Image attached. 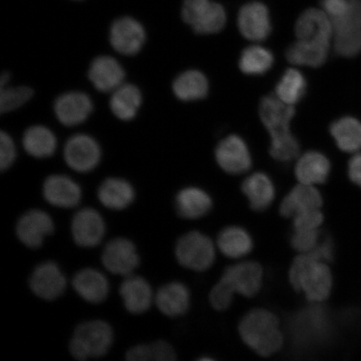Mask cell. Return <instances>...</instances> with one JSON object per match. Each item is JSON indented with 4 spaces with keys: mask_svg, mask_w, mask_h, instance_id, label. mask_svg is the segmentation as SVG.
Segmentation results:
<instances>
[{
    "mask_svg": "<svg viewBox=\"0 0 361 361\" xmlns=\"http://www.w3.org/2000/svg\"><path fill=\"white\" fill-rule=\"evenodd\" d=\"M173 90L175 96L180 101L202 100L209 94V80L201 71L189 70L180 74L175 79Z\"/></svg>",
    "mask_w": 361,
    "mask_h": 361,
    "instance_id": "obj_31",
    "label": "cell"
},
{
    "mask_svg": "<svg viewBox=\"0 0 361 361\" xmlns=\"http://www.w3.org/2000/svg\"><path fill=\"white\" fill-rule=\"evenodd\" d=\"M145 42L146 31L141 23L133 18H120L111 26V47L123 55H137L141 51Z\"/></svg>",
    "mask_w": 361,
    "mask_h": 361,
    "instance_id": "obj_10",
    "label": "cell"
},
{
    "mask_svg": "<svg viewBox=\"0 0 361 361\" xmlns=\"http://www.w3.org/2000/svg\"><path fill=\"white\" fill-rule=\"evenodd\" d=\"M23 146L30 156L45 158L54 154L57 141L51 130L43 126H34L26 130L23 137Z\"/></svg>",
    "mask_w": 361,
    "mask_h": 361,
    "instance_id": "obj_33",
    "label": "cell"
},
{
    "mask_svg": "<svg viewBox=\"0 0 361 361\" xmlns=\"http://www.w3.org/2000/svg\"><path fill=\"white\" fill-rule=\"evenodd\" d=\"M176 209L183 219H197L209 214L213 207L211 197L198 188H186L180 190L175 201Z\"/></svg>",
    "mask_w": 361,
    "mask_h": 361,
    "instance_id": "obj_26",
    "label": "cell"
},
{
    "mask_svg": "<svg viewBox=\"0 0 361 361\" xmlns=\"http://www.w3.org/2000/svg\"><path fill=\"white\" fill-rule=\"evenodd\" d=\"M290 281L298 292H303L310 302H322L331 295L333 279L324 262L311 252L301 254L293 260L290 269Z\"/></svg>",
    "mask_w": 361,
    "mask_h": 361,
    "instance_id": "obj_3",
    "label": "cell"
},
{
    "mask_svg": "<svg viewBox=\"0 0 361 361\" xmlns=\"http://www.w3.org/2000/svg\"><path fill=\"white\" fill-rule=\"evenodd\" d=\"M295 108L279 100L275 94L262 98L259 116L271 137L269 153L274 159L290 161L300 152V144L290 130Z\"/></svg>",
    "mask_w": 361,
    "mask_h": 361,
    "instance_id": "obj_1",
    "label": "cell"
},
{
    "mask_svg": "<svg viewBox=\"0 0 361 361\" xmlns=\"http://www.w3.org/2000/svg\"><path fill=\"white\" fill-rule=\"evenodd\" d=\"M218 246L225 256L231 259H238L250 254L254 245L250 233L245 229L228 227L219 233Z\"/></svg>",
    "mask_w": 361,
    "mask_h": 361,
    "instance_id": "obj_34",
    "label": "cell"
},
{
    "mask_svg": "<svg viewBox=\"0 0 361 361\" xmlns=\"http://www.w3.org/2000/svg\"><path fill=\"white\" fill-rule=\"evenodd\" d=\"M154 300L162 314L169 317H178L187 312L190 303V293L183 283L171 282L158 290Z\"/></svg>",
    "mask_w": 361,
    "mask_h": 361,
    "instance_id": "obj_24",
    "label": "cell"
},
{
    "mask_svg": "<svg viewBox=\"0 0 361 361\" xmlns=\"http://www.w3.org/2000/svg\"><path fill=\"white\" fill-rule=\"evenodd\" d=\"M101 156V148L96 140L85 134L73 135L64 148L66 164L78 173H88L96 169Z\"/></svg>",
    "mask_w": 361,
    "mask_h": 361,
    "instance_id": "obj_8",
    "label": "cell"
},
{
    "mask_svg": "<svg viewBox=\"0 0 361 361\" xmlns=\"http://www.w3.org/2000/svg\"><path fill=\"white\" fill-rule=\"evenodd\" d=\"M331 162L322 152H307L302 155L295 166V175L300 183L322 184L331 173Z\"/></svg>",
    "mask_w": 361,
    "mask_h": 361,
    "instance_id": "obj_25",
    "label": "cell"
},
{
    "mask_svg": "<svg viewBox=\"0 0 361 361\" xmlns=\"http://www.w3.org/2000/svg\"><path fill=\"white\" fill-rule=\"evenodd\" d=\"M306 90L305 75L300 71L290 68L284 72L279 80L275 87V96L288 105L293 106L304 98Z\"/></svg>",
    "mask_w": 361,
    "mask_h": 361,
    "instance_id": "obj_35",
    "label": "cell"
},
{
    "mask_svg": "<svg viewBox=\"0 0 361 361\" xmlns=\"http://www.w3.org/2000/svg\"><path fill=\"white\" fill-rule=\"evenodd\" d=\"M337 55L353 57L361 52V0H350L343 15L331 20Z\"/></svg>",
    "mask_w": 361,
    "mask_h": 361,
    "instance_id": "obj_5",
    "label": "cell"
},
{
    "mask_svg": "<svg viewBox=\"0 0 361 361\" xmlns=\"http://www.w3.org/2000/svg\"><path fill=\"white\" fill-rule=\"evenodd\" d=\"M16 149L11 135L6 133H0V169L2 171L10 169L16 160Z\"/></svg>",
    "mask_w": 361,
    "mask_h": 361,
    "instance_id": "obj_42",
    "label": "cell"
},
{
    "mask_svg": "<svg viewBox=\"0 0 361 361\" xmlns=\"http://www.w3.org/2000/svg\"><path fill=\"white\" fill-rule=\"evenodd\" d=\"M88 76L90 82L100 92H114L123 84L125 71L116 59L102 56L90 64Z\"/></svg>",
    "mask_w": 361,
    "mask_h": 361,
    "instance_id": "obj_19",
    "label": "cell"
},
{
    "mask_svg": "<svg viewBox=\"0 0 361 361\" xmlns=\"http://www.w3.org/2000/svg\"><path fill=\"white\" fill-rule=\"evenodd\" d=\"M298 40L331 44L333 25L326 12L311 8L302 13L295 24Z\"/></svg>",
    "mask_w": 361,
    "mask_h": 361,
    "instance_id": "obj_14",
    "label": "cell"
},
{
    "mask_svg": "<svg viewBox=\"0 0 361 361\" xmlns=\"http://www.w3.org/2000/svg\"><path fill=\"white\" fill-rule=\"evenodd\" d=\"M322 204V194L313 185L300 183L284 197L279 211L286 218H293L306 211L320 209Z\"/></svg>",
    "mask_w": 361,
    "mask_h": 361,
    "instance_id": "obj_22",
    "label": "cell"
},
{
    "mask_svg": "<svg viewBox=\"0 0 361 361\" xmlns=\"http://www.w3.org/2000/svg\"><path fill=\"white\" fill-rule=\"evenodd\" d=\"M74 240L83 247H96L102 241L106 232L105 222L97 210L85 207L74 216L71 223Z\"/></svg>",
    "mask_w": 361,
    "mask_h": 361,
    "instance_id": "obj_16",
    "label": "cell"
},
{
    "mask_svg": "<svg viewBox=\"0 0 361 361\" xmlns=\"http://www.w3.org/2000/svg\"><path fill=\"white\" fill-rule=\"evenodd\" d=\"M182 16L197 34L220 32L227 22V13L220 4L211 0H184Z\"/></svg>",
    "mask_w": 361,
    "mask_h": 361,
    "instance_id": "obj_6",
    "label": "cell"
},
{
    "mask_svg": "<svg viewBox=\"0 0 361 361\" xmlns=\"http://www.w3.org/2000/svg\"><path fill=\"white\" fill-rule=\"evenodd\" d=\"M274 63L273 53L259 45H252L243 49L239 59V68L248 75H262L267 73Z\"/></svg>",
    "mask_w": 361,
    "mask_h": 361,
    "instance_id": "obj_36",
    "label": "cell"
},
{
    "mask_svg": "<svg viewBox=\"0 0 361 361\" xmlns=\"http://www.w3.org/2000/svg\"><path fill=\"white\" fill-rule=\"evenodd\" d=\"M323 221L324 216L320 209L306 211L293 216V228L295 231L318 229Z\"/></svg>",
    "mask_w": 361,
    "mask_h": 361,
    "instance_id": "obj_41",
    "label": "cell"
},
{
    "mask_svg": "<svg viewBox=\"0 0 361 361\" xmlns=\"http://www.w3.org/2000/svg\"><path fill=\"white\" fill-rule=\"evenodd\" d=\"M233 295L232 288L221 279L210 293L211 304L216 310H227L232 304Z\"/></svg>",
    "mask_w": 361,
    "mask_h": 361,
    "instance_id": "obj_40",
    "label": "cell"
},
{
    "mask_svg": "<svg viewBox=\"0 0 361 361\" xmlns=\"http://www.w3.org/2000/svg\"><path fill=\"white\" fill-rule=\"evenodd\" d=\"M102 205L112 210H123L128 207L135 200L134 188L128 180L108 178L102 183L97 192Z\"/></svg>",
    "mask_w": 361,
    "mask_h": 361,
    "instance_id": "obj_27",
    "label": "cell"
},
{
    "mask_svg": "<svg viewBox=\"0 0 361 361\" xmlns=\"http://www.w3.org/2000/svg\"><path fill=\"white\" fill-rule=\"evenodd\" d=\"M54 109L61 123L73 126L84 123L88 118L93 111V103L87 94L71 92L59 97Z\"/></svg>",
    "mask_w": 361,
    "mask_h": 361,
    "instance_id": "obj_18",
    "label": "cell"
},
{
    "mask_svg": "<svg viewBox=\"0 0 361 361\" xmlns=\"http://www.w3.org/2000/svg\"><path fill=\"white\" fill-rule=\"evenodd\" d=\"M310 252L320 261H331L335 255V247L331 239L326 238L322 242H319L318 245Z\"/></svg>",
    "mask_w": 361,
    "mask_h": 361,
    "instance_id": "obj_44",
    "label": "cell"
},
{
    "mask_svg": "<svg viewBox=\"0 0 361 361\" xmlns=\"http://www.w3.org/2000/svg\"><path fill=\"white\" fill-rule=\"evenodd\" d=\"M329 132L341 151L355 152L361 149V121L351 116L338 119L329 126Z\"/></svg>",
    "mask_w": 361,
    "mask_h": 361,
    "instance_id": "obj_32",
    "label": "cell"
},
{
    "mask_svg": "<svg viewBox=\"0 0 361 361\" xmlns=\"http://www.w3.org/2000/svg\"><path fill=\"white\" fill-rule=\"evenodd\" d=\"M112 343L113 331L109 324L102 320H92L75 329L70 351L80 360L98 358L107 353Z\"/></svg>",
    "mask_w": 361,
    "mask_h": 361,
    "instance_id": "obj_4",
    "label": "cell"
},
{
    "mask_svg": "<svg viewBox=\"0 0 361 361\" xmlns=\"http://www.w3.org/2000/svg\"><path fill=\"white\" fill-rule=\"evenodd\" d=\"M43 194L49 203L62 209L78 206L81 200L79 185L64 175L49 176L44 183Z\"/></svg>",
    "mask_w": 361,
    "mask_h": 361,
    "instance_id": "obj_20",
    "label": "cell"
},
{
    "mask_svg": "<svg viewBox=\"0 0 361 361\" xmlns=\"http://www.w3.org/2000/svg\"><path fill=\"white\" fill-rule=\"evenodd\" d=\"M102 263L113 274L128 277L138 267L140 258L132 241L124 238L112 239L102 252Z\"/></svg>",
    "mask_w": 361,
    "mask_h": 361,
    "instance_id": "obj_9",
    "label": "cell"
},
{
    "mask_svg": "<svg viewBox=\"0 0 361 361\" xmlns=\"http://www.w3.org/2000/svg\"><path fill=\"white\" fill-rule=\"evenodd\" d=\"M34 90L28 87H1L0 111L10 112L17 109L32 98Z\"/></svg>",
    "mask_w": 361,
    "mask_h": 361,
    "instance_id": "obj_38",
    "label": "cell"
},
{
    "mask_svg": "<svg viewBox=\"0 0 361 361\" xmlns=\"http://www.w3.org/2000/svg\"><path fill=\"white\" fill-rule=\"evenodd\" d=\"M31 290L45 300H54L64 293L66 279L54 262H44L35 268L30 279Z\"/></svg>",
    "mask_w": 361,
    "mask_h": 361,
    "instance_id": "obj_17",
    "label": "cell"
},
{
    "mask_svg": "<svg viewBox=\"0 0 361 361\" xmlns=\"http://www.w3.org/2000/svg\"><path fill=\"white\" fill-rule=\"evenodd\" d=\"M54 229L55 224L51 216L42 210L32 209L21 216L16 226V233L26 247L37 248Z\"/></svg>",
    "mask_w": 361,
    "mask_h": 361,
    "instance_id": "obj_15",
    "label": "cell"
},
{
    "mask_svg": "<svg viewBox=\"0 0 361 361\" xmlns=\"http://www.w3.org/2000/svg\"><path fill=\"white\" fill-rule=\"evenodd\" d=\"M142 102V93L135 85L123 84L113 92L110 108L117 118L128 121L137 116Z\"/></svg>",
    "mask_w": 361,
    "mask_h": 361,
    "instance_id": "obj_30",
    "label": "cell"
},
{
    "mask_svg": "<svg viewBox=\"0 0 361 361\" xmlns=\"http://www.w3.org/2000/svg\"><path fill=\"white\" fill-rule=\"evenodd\" d=\"M215 157L226 173L238 175L251 169L252 158L247 144L238 135H230L219 143Z\"/></svg>",
    "mask_w": 361,
    "mask_h": 361,
    "instance_id": "obj_11",
    "label": "cell"
},
{
    "mask_svg": "<svg viewBox=\"0 0 361 361\" xmlns=\"http://www.w3.org/2000/svg\"><path fill=\"white\" fill-rule=\"evenodd\" d=\"M126 357L130 361H171L176 360V353L168 342L158 341L152 344L133 347Z\"/></svg>",
    "mask_w": 361,
    "mask_h": 361,
    "instance_id": "obj_37",
    "label": "cell"
},
{
    "mask_svg": "<svg viewBox=\"0 0 361 361\" xmlns=\"http://www.w3.org/2000/svg\"><path fill=\"white\" fill-rule=\"evenodd\" d=\"M72 284L76 293L85 301L102 303L109 293V282L105 275L94 269H84L75 274Z\"/></svg>",
    "mask_w": 361,
    "mask_h": 361,
    "instance_id": "obj_23",
    "label": "cell"
},
{
    "mask_svg": "<svg viewBox=\"0 0 361 361\" xmlns=\"http://www.w3.org/2000/svg\"><path fill=\"white\" fill-rule=\"evenodd\" d=\"M234 293L250 298L260 290L263 281V269L257 262H243L225 269L221 278Z\"/></svg>",
    "mask_w": 361,
    "mask_h": 361,
    "instance_id": "obj_13",
    "label": "cell"
},
{
    "mask_svg": "<svg viewBox=\"0 0 361 361\" xmlns=\"http://www.w3.org/2000/svg\"><path fill=\"white\" fill-rule=\"evenodd\" d=\"M331 44L297 40L287 49L288 62L300 66L319 67L326 62Z\"/></svg>",
    "mask_w": 361,
    "mask_h": 361,
    "instance_id": "obj_29",
    "label": "cell"
},
{
    "mask_svg": "<svg viewBox=\"0 0 361 361\" xmlns=\"http://www.w3.org/2000/svg\"><path fill=\"white\" fill-rule=\"evenodd\" d=\"M322 7L331 20L344 13L350 6V0H322Z\"/></svg>",
    "mask_w": 361,
    "mask_h": 361,
    "instance_id": "obj_43",
    "label": "cell"
},
{
    "mask_svg": "<svg viewBox=\"0 0 361 361\" xmlns=\"http://www.w3.org/2000/svg\"><path fill=\"white\" fill-rule=\"evenodd\" d=\"M239 334L257 354L268 357L281 350L283 337L276 316L264 309L252 310L239 324Z\"/></svg>",
    "mask_w": 361,
    "mask_h": 361,
    "instance_id": "obj_2",
    "label": "cell"
},
{
    "mask_svg": "<svg viewBox=\"0 0 361 361\" xmlns=\"http://www.w3.org/2000/svg\"><path fill=\"white\" fill-rule=\"evenodd\" d=\"M239 31L252 42H263L272 31L269 8L259 2H252L243 6L238 12Z\"/></svg>",
    "mask_w": 361,
    "mask_h": 361,
    "instance_id": "obj_12",
    "label": "cell"
},
{
    "mask_svg": "<svg viewBox=\"0 0 361 361\" xmlns=\"http://www.w3.org/2000/svg\"><path fill=\"white\" fill-rule=\"evenodd\" d=\"M242 191L255 211L267 209L274 200L275 189L272 180L263 173L252 174L243 180Z\"/></svg>",
    "mask_w": 361,
    "mask_h": 361,
    "instance_id": "obj_28",
    "label": "cell"
},
{
    "mask_svg": "<svg viewBox=\"0 0 361 361\" xmlns=\"http://www.w3.org/2000/svg\"><path fill=\"white\" fill-rule=\"evenodd\" d=\"M120 295L126 309L134 314L145 313L155 299L152 287L146 279L133 274L126 277L121 283Z\"/></svg>",
    "mask_w": 361,
    "mask_h": 361,
    "instance_id": "obj_21",
    "label": "cell"
},
{
    "mask_svg": "<svg viewBox=\"0 0 361 361\" xmlns=\"http://www.w3.org/2000/svg\"><path fill=\"white\" fill-rule=\"evenodd\" d=\"M348 173L352 182L361 188V153L355 155L350 160Z\"/></svg>",
    "mask_w": 361,
    "mask_h": 361,
    "instance_id": "obj_45",
    "label": "cell"
},
{
    "mask_svg": "<svg viewBox=\"0 0 361 361\" xmlns=\"http://www.w3.org/2000/svg\"><path fill=\"white\" fill-rule=\"evenodd\" d=\"M176 257L183 267L202 272L214 264V245L204 234L196 231L188 233L179 239L176 246Z\"/></svg>",
    "mask_w": 361,
    "mask_h": 361,
    "instance_id": "obj_7",
    "label": "cell"
},
{
    "mask_svg": "<svg viewBox=\"0 0 361 361\" xmlns=\"http://www.w3.org/2000/svg\"><path fill=\"white\" fill-rule=\"evenodd\" d=\"M319 242V232L318 229L300 230L295 231L291 238V245L293 248L301 254H307L314 250Z\"/></svg>",
    "mask_w": 361,
    "mask_h": 361,
    "instance_id": "obj_39",
    "label": "cell"
}]
</instances>
